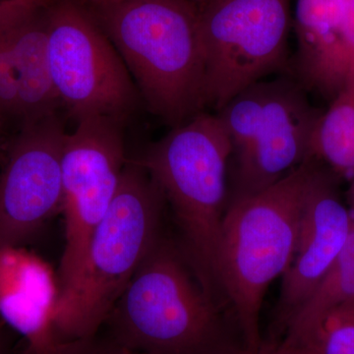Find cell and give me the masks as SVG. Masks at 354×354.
<instances>
[{
	"mask_svg": "<svg viewBox=\"0 0 354 354\" xmlns=\"http://www.w3.org/2000/svg\"><path fill=\"white\" fill-rule=\"evenodd\" d=\"M310 164L311 176L297 247L283 274L277 304L274 337L285 334L329 271L348 241L353 223V213L339 191L341 181L327 169L312 162Z\"/></svg>",
	"mask_w": 354,
	"mask_h": 354,
	"instance_id": "11",
	"label": "cell"
},
{
	"mask_svg": "<svg viewBox=\"0 0 354 354\" xmlns=\"http://www.w3.org/2000/svg\"><path fill=\"white\" fill-rule=\"evenodd\" d=\"M354 300V216L348 241L311 297L288 325L283 342L297 348L315 329L324 316Z\"/></svg>",
	"mask_w": 354,
	"mask_h": 354,
	"instance_id": "16",
	"label": "cell"
},
{
	"mask_svg": "<svg viewBox=\"0 0 354 354\" xmlns=\"http://www.w3.org/2000/svg\"><path fill=\"white\" fill-rule=\"evenodd\" d=\"M50 2L8 1L9 39L17 70L21 125L55 115L62 109L48 67Z\"/></svg>",
	"mask_w": 354,
	"mask_h": 354,
	"instance_id": "13",
	"label": "cell"
},
{
	"mask_svg": "<svg viewBox=\"0 0 354 354\" xmlns=\"http://www.w3.org/2000/svg\"><path fill=\"white\" fill-rule=\"evenodd\" d=\"M241 354H295V351L286 348L279 341L263 342L259 348L256 351L243 349Z\"/></svg>",
	"mask_w": 354,
	"mask_h": 354,
	"instance_id": "21",
	"label": "cell"
},
{
	"mask_svg": "<svg viewBox=\"0 0 354 354\" xmlns=\"http://www.w3.org/2000/svg\"><path fill=\"white\" fill-rule=\"evenodd\" d=\"M290 348L300 354H354V300L328 312L299 346Z\"/></svg>",
	"mask_w": 354,
	"mask_h": 354,
	"instance_id": "17",
	"label": "cell"
},
{
	"mask_svg": "<svg viewBox=\"0 0 354 354\" xmlns=\"http://www.w3.org/2000/svg\"><path fill=\"white\" fill-rule=\"evenodd\" d=\"M88 8L151 113L172 128L202 113L205 62L199 11L191 0H121Z\"/></svg>",
	"mask_w": 354,
	"mask_h": 354,
	"instance_id": "2",
	"label": "cell"
},
{
	"mask_svg": "<svg viewBox=\"0 0 354 354\" xmlns=\"http://www.w3.org/2000/svg\"><path fill=\"white\" fill-rule=\"evenodd\" d=\"M312 165L304 160L257 194L228 205L218 249V281L247 349L263 344L259 319L266 290L283 276L297 247Z\"/></svg>",
	"mask_w": 354,
	"mask_h": 354,
	"instance_id": "4",
	"label": "cell"
},
{
	"mask_svg": "<svg viewBox=\"0 0 354 354\" xmlns=\"http://www.w3.org/2000/svg\"><path fill=\"white\" fill-rule=\"evenodd\" d=\"M20 354H138L123 348L113 341L109 335H93L84 339L62 341L55 339L53 341L38 346H26Z\"/></svg>",
	"mask_w": 354,
	"mask_h": 354,
	"instance_id": "19",
	"label": "cell"
},
{
	"mask_svg": "<svg viewBox=\"0 0 354 354\" xmlns=\"http://www.w3.org/2000/svg\"><path fill=\"white\" fill-rule=\"evenodd\" d=\"M48 67L68 118L125 123L143 104L127 65L80 0L48 4Z\"/></svg>",
	"mask_w": 354,
	"mask_h": 354,
	"instance_id": "7",
	"label": "cell"
},
{
	"mask_svg": "<svg viewBox=\"0 0 354 354\" xmlns=\"http://www.w3.org/2000/svg\"><path fill=\"white\" fill-rule=\"evenodd\" d=\"M80 1L88 7H99L115 3V2L121 1V0H80Z\"/></svg>",
	"mask_w": 354,
	"mask_h": 354,
	"instance_id": "24",
	"label": "cell"
},
{
	"mask_svg": "<svg viewBox=\"0 0 354 354\" xmlns=\"http://www.w3.org/2000/svg\"><path fill=\"white\" fill-rule=\"evenodd\" d=\"M67 133L62 153L65 246L58 269L57 301L73 288L91 235L108 213L127 164L123 128L108 118H91Z\"/></svg>",
	"mask_w": 354,
	"mask_h": 354,
	"instance_id": "9",
	"label": "cell"
},
{
	"mask_svg": "<svg viewBox=\"0 0 354 354\" xmlns=\"http://www.w3.org/2000/svg\"><path fill=\"white\" fill-rule=\"evenodd\" d=\"M57 298V279L43 261L21 248L0 254V318L24 337L26 346L58 339L53 330Z\"/></svg>",
	"mask_w": 354,
	"mask_h": 354,
	"instance_id": "12",
	"label": "cell"
},
{
	"mask_svg": "<svg viewBox=\"0 0 354 354\" xmlns=\"http://www.w3.org/2000/svg\"><path fill=\"white\" fill-rule=\"evenodd\" d=\"M11 339L8 330L0 325V354H10Z\"/></svg>",
	"mask_w": 354,
	"mask_h": 354,
	"instance_id": "22",
	"label": "cell"
},
{
	"mask_svg": "<svg viewBox=\"0 0 354 354\" xmlns=\"http://www.w3.org/2000/svg\"><path fill=\"white\" fill-rule=\"evenodd\" d=\"M191 1L193 2V3L196 6L198 10L199 9L203 8V7L206 6L207 4L211 3L212 1H214V0H191Z\"/></svg>",
	"mask_w": 354,
	"mask_h": 354,
	"instance_id": "25",
	"label": "cell"
},
{
	"mask_svg": "<svg viewBox=\"0 0 354 354\" xmlns=\"http://www.w3.org/2000/svg\"><path fill=\"white\" fill-rule=\"evenodd\" d=\"M342 41L348 60L351 80L354 79V0H344Z\"/></svg>",
	"mask_w": 354,
	"mask_h": 354,
	"instance_id": "20",
	"label": "cell"
},
{
	"mask_svg": "<svg viewBox=\"0 0 354 354\" xmlns=\"http://www.w3.org/2000/svg\"><path fill=\"white\" fill-rule=\"evenodd\" d=\"M344 0H297L295 78L332 101L349 80L342 41Z\"/></svg>",
	"mask_w": 354,
	"mask_h": 354,
	"instance_id": "14",
	"label": "cell"
},
{
	"mask_svg": "<svg viewBox=\"0 0 354 354\" xmlns=\"http://www.w3.org/2000/svg\"><path fill=\"white\" fill-rule=\"evenodd\" d=\"M8 1H0V113L19 120L18 76L8 32Z\"/></svg>",
	"mask_w": 354,
	"mask_h": 354,
	"instance_id": "18",
	"label": "cell"
},
{
	"mask_svg": "<svg viewBox=\"0 0 354 354\" xmlns=\"http://www.w3.org/2000/svg\"><path fill=\"white\" fill-rule=\"evenodd\" d=\"M230 142L218 116L199 113L135 160L171 205L179 245L203 288L227 305L218 281L221 225L228 202Z\"/></svg>",
	"mask_w": 354,
	"mask_h": 354,
	"instance_id": "3",
	"label": "cell"
},
{
	"mask_svg": "<svg viewBox=\"0 0 354 354\" xmlns=\"http://www.w3.org/2000/svg\"><path fill=\"white\" fill-rule=\"evenodd\" d=\"M348 190L346 193V203H348L349 209L354 216V176L351 177V180L348 181Z\"/></svg>",
	"mask_w": 354,
	"mask_h": 354,
	"instance_id": "23",
	"label": "cell"
},
{
	"mask_svg": "<svg viewBox=\"0 0 354 354\" xmlns=\"http://www.w3.org/2000/svg\"><path fill=\"white\" fill-rule=\"evenodd\" d=\"M0 1H1V0H0ZM32 1L44 2V3H46V2H50V0H32Z\"/></svg>",
	"mask_w": 354,
	"mask_h": 354,
	"instance_id": "27",
	"label": "cell"
},
{
	"mask_svg": "<svg viewBox=\"0 0 354 354\" xmlns=\"http://www.w3.org/2000/svg\"><path fill=\"white\" fill-rule=\"evenodd\" d=\"M64 121L57 114L24 123L0 171V254L22 248L62 205Z\"/></svg>",
	"mask_w": 354,
	"mask_h": 354,
	"instance_id": "10",
	"label": "cell"
},
{
	"mask_svg": "<svg viewBox=\"0 0 354 354\" xmlns=\"http://www.w3.org/2000/svg\"><path fill=\"white\" fill-rule=\"evenodd\" d=\"M330 102L316 121L305 160L349 181L354 176V79Z\"/></svg>",
	"mask_w": 354,
	"mask_h": 354,
	"instance_id": "15",
	"label": "cell"
},
{
	"mask_svg": "<svg viewBox=\"0 0 354 354\" xmlns=\"http://www.w3.org/2000/svg\"><path fill=\"white\" fill-rule=\"evenodd\" d=\"M295 77L265 80L223 114L230 142L228 202L252 196L297 169L306 158L320 113Z\"/></svg>",
	"mask_w": 354,
	"mask_h": 354,
	"instance_id": "6",
	"label": "cell"
},
{
	"mask_svg": "<svg viewBox=\"0 0 354 354\" xmlns=\"http://www.w3.org/2000/svg\"><path fill=\"white\" fill-rule=\"evenodd\" d=\"M104 325L106 335L138 354H241L246 348L232 312L205 290L178 241L165 235Z\"/></svg>",
	"mask_w": 354,
	"mask_h": 354,
	"instance_id": "1",
	"label": "cell"
},
{
	"mask_svg": "<svg viewBox=\"0 0 354 354\" xmlns=\"http://www.w3.org/2000/svg\"><path fill=\"white\" fill-rule=\"evenodd\" d=\"M167 204L150 174L128 160L108 213L91 235L80 274L55 305L53 330L62 341L99 334L114 305L162 236Z\"/></svg>",
	"mask_w": 354,
	"mask_h": 354,
	"instance_id": "5",
	"label": "cell"
},
{
	"mask_svg": "<svg viewBox=\"0 0 354 354\" xmlns=\"http://www.w3.org/2000/svg\"><path fill=\"white\" fill-rule=\"evenodd\" d=\"M205 108L286 68L290 0H214L199 9Z\"/></svg>",
	"mask_w": 354,
	"mask_h": 354,
	"instance_id": "8",
	"label": "cell"
},
{
	"mask_svg": "<svg viewBox=\"0 0 354 354\" xmlns=\"http://www.w3.org/2000/svg\"><path fill=\"white\" fill-rule=\"evenodd\" d=\"M6 120L3 118L1 113H0V139L2 138V135L4 133V127H6Z\"/></svg>",
	"mask_w": 354,
	"mask_h": 354,
	"instance_id": "26",
	"label": "cell"
}]
</instances>
